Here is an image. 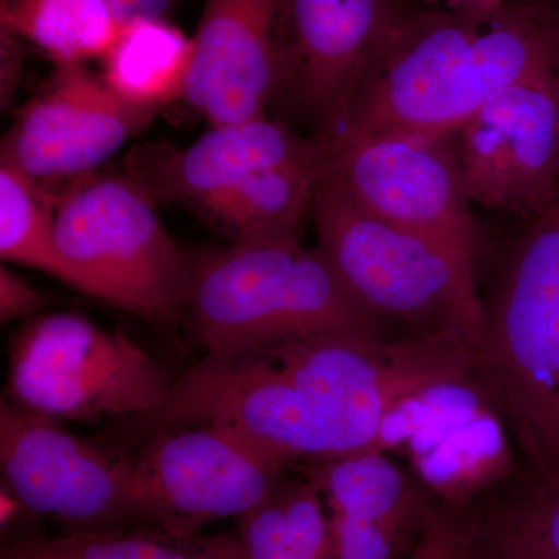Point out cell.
<instances>
[{
  "instance_id": "cell-24",
  "label": "cell",
  "mask_w": 559,
  "mask_h": 559,
  "mask_svg": "<svg viewBox=\"0 0 559 559\" xmlns=\"http://www.w3.org/2000/svg\"><path fill=\"white\" fill-rule=\"evenodd\" d=\"M237 536L242 559H334L329 513L311 479L280 485L241 518Z\"/></svg>"
},
{
  "instance_id": "cell-18",
  "label": "cell",
  "mask_w": 559,
  "mask_h": 559,
  "mask_svg": "<svg viewBox=\"0 0 559 559\" xmlns=\"http://www.w3.org/2000/svg\"><path fill=\"white\" fill-rule=\"evenodd\" d=\"M325 154V142L320 140L310 153L246 176L200 210L231 245L299 240L322 179Z\"/></svg>"
},
{
  "instance_id": "cell-7",
  "label": "cell",
  "mask_w": 559,
  "mask_h": 559,
  "mask_svg": "<svg viewBox=\"0 0 559 559\" xmlns=\"http://www.w3.org/2000/svg\"><path fill=\"white\" fill-rule=\"evenodd\" d=\"M148 421L164 430L223 426L288 465L367 451L347 418L257 353L205 356Z\"/></svg>"
},
{
  "instance_id": "cell-15",
  "label": "cell",
  "mask_w": 559,
  "mask_h": 559,
  "mask_svg": "<svg viewBox=\"0 0 559 559\" xmlns=\"http://www.w3.org/2000/svg\"><path fill=\"white\" fill-rule=\"evenodd\" d=\"M159 112L121 100L86 66L57 68L17 114L0 162L51 191L62 180L83 182Z\"/></svg>"
},
{
  "instance_id": "cell-1",
  "label": "cell",
  "mask_w": 559,
  "mask_h": 559,
  "mask_svg": "<svg viewBox=\"0 0 559 559\" xmlns=\"http://www.w3.org/2000/svg\"><path fill=\"white\" fill-rule=\"evenodd\" d=\"M555 68L558 11L514 0L484 20L407 11L360 81L345 131L452 138L499 92Z\"/></svg>"
},
{
  "instance_id": "cell-31",
  "label": "cell",
  "mask_w": 559,
  "mask_h": 559,
  "mask_svg": "<svg viewBox=\"0 0 559 559\" xmlns=\"http://www.w3.org/2000/svg\"><path fill=\"white\" fill-rule=\"evenodd\" d=\"M514 2L530 3V5L543 7V9L558 11L559 13V0H514Z\"/></svg>"
},
{
  "instance_id": "cell-3",
  "label": "cell",
  "mask_w": 559,
  "mask_h": 559,
  "mask_svg": "<svg viewBox=\"0 0 559 559\" xmlns=\"http://www.w3.org/2000/svg\"><path fill=\"white\" fill-rule=\"evenodd\" d=\"M311 215L320 253L364 310L480 347L487 307L474 255L373 215L323 179Z\"/></svg>"
},
{
  "instance_id": "cell-16",
  "label": "cell",
  "mask_w": 559,
  "mask_h": 559,
  "mask_svg": "<svg viewBox=\"0 0 559 559\" xmlns=\"http://www.w3.org/2000/svg\"><path fill=\"white\" fill-rule=\"evenodd\" d=\"M285 0H205L183 100L212 127L264 117L277 92Z\"/></svg>"
},
{
  "instance_id": "cell-20",
  "label": "cell",
  "mask_w": 559,
  "mask_h": 559,
  "mask_svg": "<svg viewBox=\"0 0 559 559\" xmlns=\"http://www.w3.org/2000/svg\"><path fill=\"white\" fill-rule=\"evenodd\" d=\"M468 514L479 559H559V474L520 471Z\"/></svg>"
},
{
  "instance_id": "cell-32",
  "label": "cell",
  "mask_w": 559,
  "mask_h": 559,
  "mask_svg": "<svg viewBox=\"0 0 559 559\" xmlns=\"http://www.w3.org/2000/svg\"><path fill=\"white\" fill-rule=\"evenodd\" d=\"M555 474H559V469H558V473H555ZM551 476H554V474H551Z\"/></svg>"
},
{
  "instance_id": "cell-29",
  "label": "cell",
  "mask_w": 559,
  "mask_h": 559,
  "mask_svg": "<svg viewBox=\"0 0 559 559\" xmlns=\"http://www.w3.org/2000/svg\"><path fill=\"white\" fill-rule=\"evenodd\" d=\"M120 22L150 17L165 20L179 0H108Z\"/></svg>"
},
{
  "instance_id": "cell-13",
  "label": "cell",
  "mask_w": 559,
  "mask_h": 559,
  "mask_svg": "<svg viewBox=\"0 0 559 559\" xmlns=\"http://www.w3.org/2000/svg\"><path fill=\"white\" fill-rule=\"evenodd\" d=\"M452 140L471 204L536 218L559 193V68L499 92Z\"/></svg>"
},
{
  "instance_id": "cell-21",
  "label": "cell",
  "mask_w": 559,
  "mask_h": 559,
  "mask_svg": "<svg viewBox=\"0 0 559 559\" xmlns=\"http://www.w3.org/2000/svg\"><path fill=\"white\" fill-rule=\"evenodd\" d=\"M194 43L167 20L121 22L102 57V79L121 100L164 109L186 95Z\"/></svg>"
},
{
  "instance_id": "cell-22",
  "label": "cell",
  "mask_w": 559,
  "mask_h": 559,
  "mask_svg": "<svg viewBox=\"0 0 559 559\" xmlns=\"http://www.w3.org/2000/svg\"><path fill=\"white\" fill-rule=\"evenodd\" d=\"M0 24L68 68L102 60L121 22L108 0H2Z\"/></svg>"
},
{
  "instance_id": "cell-12",
  "label": "cell",
  "mask_w": 559,
  "mask_h": 559,
  "mask_svg": "<svg viewBox=\"0 0 559 559\" xmlns=\"http://www.w3.org/2000/svg\"><path fill=\"white\" fill-rule=\"evenodd\" d=\"M322 179L373 215L476 253L473 204L454 140L378 138L344 131L325 142Z\"/></svg>"
},
{
  "instance_id": "cell-23",
  "label": "cell",
  "mask_w": 559,
  "mask_h": 559,
  "mask_svg": "<svg viewBox=\"0 0 559 559\" xmlns=\"http://www.w3.org/2000/svg\"><path fill=\"white\" fill-rule=\"evenodd\" d=\"M0 559H242L238 536H179L138 527L117 532H69L11 540Z\"/></svg>"
},
{
  "instance_id": "cell-19",
  "label": "cell",
  "mask_w": 559,
  "mask_h": 559,
  "mask_svg": "<svg viewBox=\"0 0 559 559\" xmlns=\"http://www.w3.org/2000/svg\"><path fill=\"white\" fill-rule=\"evenodd\" d=\"M314 463L310 479L318 485L329 516L384 525L419 538L439 506L384 452H356Z\"/></svg>"
},
{
  "instance_id": "cell-2",
  "label": "cell",
  "mask_w": 559,
  "mask_h": 559,
  "mask_svg": "<svg viewBox=\"0 0 559 559\" xmlns=\"http://www.w3.org/2000/svg\"><path fill=\"white\" fill-rule=\"evenodd\" d=\"M187 316L205 356H238L325 333L381 336L320 250L299 240L231 245L190 261Z\"/></svg>"
},
{
  "instance_id": "cell-26",
  "label": "cell",
  "mask_w": 559,
  "mask_h": 559,
  "mask_svg": "<svg viewBox=\"0 0 559 559\" xmlns=\"http://www.w3.org/2000/svg\"><path fill=\"white\" fill-rule=\"evenodd\" d=\"M407 559H479L468 510L439 503Z\"/></svg>"
},
{
  "instance_id": "cell-6",
  "label": "cell",
  "mask_w": 559,
  "mask_h": 559,
  "mask_svg": "<svg viewBox=\"0 0 559 559\" xmlns=\"http://www.w3.org/2000/svg\"><path fill=\"white\" fill-rule=\"evenodd\" d=\"M175 381L127 331L73 312L36 316L10 341L9 401L55 419L150 418Z\"/></svg>"
},
{
  "instance_id": "cell-11",
  "label": "cell",
  "mask_w": 559,
  "mask_h": 559,
  "mask_svg": "<svg viewBox=\"0 0 559 559\" xmlns=\"http://www.w3.org/2000/svg\"><path fill=\"white\" fill-rule=\"evenodd\" d=\"M286 466L215 425L164 430L132 460L151 524L179 536H197L207 522L241 520L277 491Z\"/></svg>"
},
{
  "instance_id": "cell-4",
  "label": "cell",
  "mask_w": 559,
  "mask_h": 559,
  "mask_svg": "<svg viewBox=\"0 0 559 559\" xmlns=\"http://www.w3.org/2000/svg\"><path fill=\"white\" fill-rule=\"evenodd\" d=\"M476 371L527 469H559V193L530 226L487 308Z\"/></svg>"
},
{
  "instance_id": "cell-9",
  "label": "cell",
  "mask_w": 559,
  "mask_h": 559,
  "mask_svg": "<svg viewBox=\"0 0 559 559\" xmlns=\"http://www.w3.org/2000/svg\"><path fill=\"white\" fill-rule=\"evenodd\" d=\"M257 355L347 418L371 450L384 415L418 390L476 371L477 349L444 334L403 340L355 333L294 337Z\"/></svg>"
},
{
  "instance_id": "cell-28",
  "label": "cell",
  "mask_w": 559,
  "mask_h": 559,
  "mask_svg": "<svg viewBox=\"0 0 559 559\" xmlns=\"http://www.w3.org/2000/svg\"><path fill=\"white\" fill-rule=\"evenodd\" d=\"M24 43L25 40L16 35L7 25L0 24V57H2V75H0V90H2V108H9L16 95L17 86L22 75V64H24Z\"/></svg>"
},
{
  "instance_id": "cell-30",
  "label": "cell",
  "mask_w": 559,
  "mask_h": 559,
  "mask_svg": "<svg viewBox=\"0 0 559 559\" xmlns=\"http://www.w3.org/2000/svg\"><path fill=\"white\" fill-rule=\"evenodd\" d=\"M425 2L429 3L432 9L452 11V13L484 20L506 7L511 0H425Z\"/></svg>"
},
{
  "instance_id": "cell-8",
  "label": "cell",
  "mask_w": 559,
  "mask_h": 559,
  "mask_svg": "<svg viewBox=\"0 0 559 559\" xmlns=\"http://www.w3.org/2000/svg\"><path fill=\"white\" fill-rule=\"evenodd\" d=\"M516 448L498 403L474 371L396 403L370 451L406 459L437 503L468 510L520 473Z\"/></svg>"
},
{
  "instance_id": "cell-10",
  "label": "cell",
  "mask_w": 559,
  "mask_h": 559,
  "mask_svg": "<svg viewBox=\"0 0 559 559\" xmlns=\"http://www.w3.org/2000/svg\"><path fill=\"white\" fill-rule=\"evenodd\" d=\"M0 466L3 485L28 513L60 522L70 532L153 527L132 460L112 457L69 432L60 419L5 400Z\"/></svg>"
},
{
  "instance_id": "cell-27",
  "label": "cell",
  "mask_w": 559,
  "mask_h": 559,
  "mask_svg": "<svg viewBox=\"0 0 559 559\" xmlns=\"http://www.w3.org/2000/svg\"><path fill=\"white\" fill-rule=\"evenodd\" d=\"M47 304L46 293L5 264L0 266V320L3 323L36 318Z\"/></svg>"
},
{
  "instance_id": "cell-5",
  "label": "cell",
  "mask_w": 559,
  "mask_h": 559,
  "mask_svg": "<svg viewBox=\"0 0 559 559\" xmlns=\"http://www.w3.org/2000/svg\"><path fill=\"white\" fill-rule=\"evenodd\" d=\"M156 201L128 176L80 182L61 194L55 237L81 293L154 323L187 314L190 261L162 226Z\"/></svg>"
},
{
  "instance_id": "cell-14",
  "label": "cell",
  "mask_w": 559,
  "mask_h": 559,
  "mask_svg": "<svg viewBox=\"0 0 559 559\" xmlns=\"http://www.w3.org/2000/svg\"><path fill=\"white\" fill-rule=\"evenodd\" d=\"M407 11L393 0H285L275 98L330 142L348 127L370 62Z\"/></svg>"
},
{
  "instance_id": "cell-17",
  "label": "cell",
  "mask_w": 559,
  "mask_h": 559,
  "mask_svg": "<svg viewBox=\"0 0 559 559\" xmlns=\"http://www.w3.org/2000/svg\"><path fill=\"white\" fill-rule=\"evenodd\" d=\"M266 116L219 124L183 150H143L132 160L131 178L154 201L183 202L198 209L252 173L296 159L319 145Z\"/></svg>"
},
{
  "instance_id": "cell-25",
  "label": "cell",
  "mask_w": 559,
  "mask_h": 559,
  "mask_svg": "<svg viewBox=\"0 0 559 559\" xmlns=\"http://www.w3.org/2000/svg\"><path fill=\"white\" fill-rule=\"evenodd\" d=\"M60 197L0 162V257L81 293L79 275L61 255L55 237Z\"/></svg>"
}]
</instances>
